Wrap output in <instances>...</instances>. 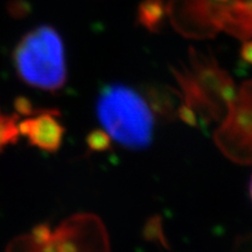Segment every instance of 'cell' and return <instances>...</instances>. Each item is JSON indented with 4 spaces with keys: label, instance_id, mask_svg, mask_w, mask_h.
Instances as JSON below:
<instances>
[{
    "label": "cell",
    "instance_id": "obj_1",
    "mask_svg": "<svg viewBox=\"0 0 252 252\" xmlns=\"http://www.w3.org/2000/svg\"><path fill=\"white\" fill-rule=\"evenodd\" d=\"M96 111L104 132L126 149L141 150L153 139L154 118L150 106L137 91L124 84L104 87Z\"/></svg>",
    "mask_w": 252,
    "mask_h": 252
},
{
    "label": "cell",
    "instance_id": "obj_2",
    "mask_svg": "<svg viewBox=\"0 0 252 252\" xmlns=\"http://www.w3.org/2000/svg\"><path fill=\"white\" fill-rule=\"evenodd\" d=\"M18 75L28 86L56 91L67 80L64 45L50 26H39L19 41L13 53Z\"/></svg>",
    "mask_w": 252,
    "mask_h": 252
},
{
    "label": "cell",
    "instance_id": "obj_3",
    "mask_svg": "<svg viewBox=\"0 0 252 252\" xmlns=\"http://www.w3.org/2000/svg\"><path fill=\"white\" fill-rule=\"evenodd\" d=\"M176 78L184 89L186 102L179 115L190 124H196V113L206 121L220 119L236 96L228 75L201 55L191 59L190 70L176 72Z\"/></svg>",
    "mask_w": 252,
    "mask_h": 252
},
{
    "label": "cell",
    "instance_id": "obj_4",
    "mask_svg": "<svg viewBox=\"0 0 252 252\" xmlns=\"http://www.w3.org/2000/svg\"><path fill=\"white\" fill-rule=\"evenodd\" d=\"M216 139L234 160L252 161V82L245 83L230 104L228 116Z\"/></svg>",
    "mask_w": 252,
    "mask_h": 252
},
{
    "label": "cell",
    "instance_id": "obj_5",
    "mask_svg": "<svg viewBox=\"0 0 252 252\" xmlns=\"http://www.w3.org/2000/svg\"><path fill=\"white\" fill-rule=\"evenodd\" d=\"M19 132L39 150L55 152L62 144L64 127L56 119V111H45L21 122Z\"/></svg>",
    "mask_w": 252,
    "mask_h": 252
},
{
    "label": "cell",
    "instance_id": "obj_6",
    "mask_svg": "<svg viewBox=\"0 0 252 252\" xmlns=\"http://www.w3.org/2000/svg\"><path fill=\"white\" fill-rule=\"evenodd\" d=\"M19 124L17 123V117L2 115L0 112V151L6 145L14 143L18 139Z\"/></svg>",
    "mask_w": 252,
    "mask_h": 252
},
{
    "label": "cell",
    "instance_id": "obj_7",
    "mask_svg": "<svg viewBox=\"0 0 252 252\" xmlns=\"http://www.w3.org/2000/svg\"><path fill=\"white\" fill-rule=\"evenodd\" d=\"M87 143L91 150L104 151L110 146V137L105 132L94 131L89 134Z\"/></svg>",
    "mask_w": 252,
    "mask_h": 252
},
{
    "label": "cell",
    "instance_id": "obj_8",
    "mask_svg": "<svg viewBox=\"0 0 252 252\" xmlns=\"http://www.w3.org/2000/svg\"><path fill=\"white\" fill-rule=\"evenodd\" d=\"M230 7L238 9L239 14H245L252 17V0H232L230 2Z\"/></svg>",
    "mask_w": 252,
    "mask_h": 252
},
{
    "label": "cell",
    "instance_id": "obj_9",
    "mask_svg": "<svg viewBox=\"0 0 252 252\" xmlns=\"http://www.w3.org/2000/svg\"><path fill=\"white\" fill-rule=\"evenodd\" d=\"M242 58H243V60H245V61L250 63V64H252V42L250 43H247L243 47V50H242Z\"/></svg>",
    "mask_w": 252,
    "mask_h": 252
},
{
    "label": "cell",
    "instance_id": "obj_10",
    "mask_svg": "<svg viewBox=\"0 0 252 252\" xmlns=\"http://www.w3.org/2000/svg\"><path fill=\"white\" fill-rule=\"evenodd\" d=\"M250 191H251V197H252V179H251V185H250Z\"/></svg>",
    "mask_w": 252,
    "mask_h": 252
}]
</instances>
